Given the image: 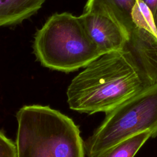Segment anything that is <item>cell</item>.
<instances>
[{
  "instance_id": "6da1fadb",
  "label": "cell",
  "mask_w": 157,
  "mask_h": 157,
  "mask_svg": "<svg viewBox=\"0 0 157 157\" xmlns=\"http://www.w3.org/2000/svg\"><path fill=\"white\" fill-rule=\"evenodd\" d=\"M149 88L121 50L106 53L77 75L67 91L69 108L80 113H105Z\"/></svg>"
},
{
  "instance_id": "7a4b0ae2",
  "label": "cell",
  "mask_w": 157,
  "mask_h": 157,
  "mask_svg": "<svg viewBox=\"0 0 157 157\" xmlns=\"http://www.w3.org/2000/svg\"><path fill=\"white\" fill-rule=\"evenodd\" d=\"M17 157H85L79 127L49 106L30 105L17 113Z\"/></svg>"
},
{
  "instance_id": "3957f363",
  "label": "cell",
  "mask_w": 157,
  "mask_h": 157,
  "mask_svg": "<svg viewBox=\"0 0 157 157\" xmlns=\"http://www.w3.org/2000/svg\"><path fill=\"white\" fill-rule=\"evenodd\" d=\"M33 48L42 66L64 72L85 67L102 55L79 16L69 12L50 16L36 32Z\"/></svg>"
},
{
  "instance_id": "277c9868",
  "label": "cell",
  "mask_w": 157,
  "mask_h": 157,
  "mask_svg": "<svg viewBox=\"0 0 157 157\" xmlns=\"http://www.w3.org/2000/svg\"><path fill=\"white\" fill-rule=\"evenodd\" d=\"M150 131L157 136V85L105 113L101 125L84 142L88 157H101L118 142Z\"/></svg>"
},
{
  "instance_id": "5b68a950",
  "label": "cell",
  "mask_w": 157,
  "mask_h": 157,
  "mask_svg": "<svg viewBox=\"0 0 157 157\" xmlns=\"http://www.w3.org/2000/svg\"><path fill=\"white\" fill-rule=\"evenodd\" d=\"M132 18L135 26L121 50L151 88L157 85V31L151 12L143 1L137 0Z\"/></svg>"
},
{
  "instance_id": "8992f818",
  "label": "cell",
  "mask_w": 157,
  "mask_h": 157,
  "mask_svg": "<svg viewBox=\"0 0 157 157\" xmlns=\"http://www.w3.org/2000/svg\"><path fill=\"white\" fill-rule=\"evenodd\" d=\"M79 18L102 55L123 48L128 36L112 18L87 12H83Z\"/></svg>"
},
{
  "instance_id": "52a82bcc",
  "label": "cell",
  "mask_w": 157,
  "mask_h": 157,
  "mask_svg": "<svg viewBox=\"0 0 157 157\" xmlns=\"http://www.w3.org/2000/svg\"><path fill=\"white\" fill-rule=\"evenodd\" d=\"M137 0H88L84 12L107 16L128 34L135 26L132 13Z\"/></svg>"
},
{
  "instance_id": "ba28073f",
  "label": "cell",
  "mask_w": 157,
  "mask_h": 157,
  "mask_svg": "<svg viewBox=\"0 0 157 157\" xmlns=\"http://www.w3.org/2000/svg\"><path fill=\"white\" fill-rule=\"evenodd\" d=\"M45 0H0V26L21 23L36 13Z\"/></svg>"
},
{
  "instance_id": "9c48e42d",
  "label": "cell",
  "mask_w": 157,
  "mask_h": 157,
  "mask_svg": "<svg viewBox=\"0 0 157 157\" xmlns=\"http://www.w3.org/2000/svg\"><path fill=\"white\" fill-rule=\"evenodd\" d=\"M150 137H152V133L150 131L135 134L118 142L101 157H134Z\"/></svg>"
},
{
  "instance_id": "30bf717a",
  "label": "cell",
  "mask_w": 157,
  "mask_h": 157,
  "mask_svg": "<svg viewBox=\"0 0 157 157\" xmlns=\"http://www.w3.org/2000/svg\"><path fill=\"white\" fill-rule=\"evenodd\" d=\"M0 157H17L15 144L0 131Z\"/></svg>"
},
{
  "instance_id": "8fae6325",
  "label": "cell",
  "mask_w": 157,
  "mask_h": 157,
  "mask_svg": "<svg viewBox=\"0 0 157 157\" xmlns=\"http://www.w3.org/2000/svg\"><path fill=\"white\" fill-rule=\"evenodd\" d=\"M150 10L157 31V0H140Z\"/></svg>"
}]
</instances>
